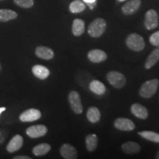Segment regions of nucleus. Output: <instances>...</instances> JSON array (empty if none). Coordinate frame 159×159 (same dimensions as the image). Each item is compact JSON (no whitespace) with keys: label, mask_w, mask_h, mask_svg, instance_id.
Masks as SVG:
<instances>
[{"label":"nucleus","mask_w":159,"mask_h":159,"mask_svg":"<svg viewBox=\"0 0 159 159\" xmlns=\"http://www.w3.org/2000/svg\"><path fill=\"white\" fill-rule=\"evenodd\" d=\"M150 42L155 47H159V31H157L150 35Z\"/></svg>","instance_id":"nucleus-28"},{"label":"nucleus","mask_w":159,"mask_h":159,"mask_svg":"<svg viewBox=\"0 0 159 159\" xmlns=\"http://www.w3.org/2000/svg\"><path fill=\"white\" fill-rule=\"evenodd\" d=\"M119 2H123V1H125V0H119Z\"/></svg>","instance_id":"nucleus-34"},{"label":"nucleus","mask_w":159,"mask_h":159,"mask_svg":"<svg viewBox=\"0 0 159 159\" xmlns=\"http://www.w3.org/2000/svg\"><path fill=\"white\" fill-rule=\"evenodd\" d=\"M159 85V80L158 79H152L143 83L140 89L139 94L143 98H150L156 94Z\"/></svg>","instance_id":"nucleus-2"},{"label":"nucleus","mask_w":159,"mask_h":159,"mask_svg":"<svg viewBox=\"0 0 159 159\" xmlns=\"http://www.w3.org/2000/svg\"><path fill=\"white\" fill-rule=\"evenodd\" d=\"M73 35L75 36H80L84 33L85 31V22L82 19H76L74 20L71 27Z\"/></svg>","instance_id":"nucleus-19"},{"label":"nucleus","mask_w":159,"mask_h":159,"mask_svg":"<svg viewBox=\"0 0 159 159\" xmlns=\"http://www.w3.org/2000/svg\"><path fill=\"white\" fill-rule=\"evenodd\" d=\"M114 125L115 128L122 131H132L136 128L134 122L127 118L116 119Z\"/></svg>","instance_id":"nucleus-9"},{"label":"nucleus","mask_w":159,"mask_h":159,"mask_svg":"<svg viewBox=\"0 0 159 159\" xmlns=\"http://www.w3.org/2000/svg\"><path fill=\"white\" fill-rule=\"evenodd\" d=\"M130 111L135 116L141 119H146L148 116V109L139 103H134L131 105Z\"/></svg>","instance_id":"nucleus-13"},{"label":"nucleus","mask_w":159,"mask_h":159,"mask_svg":"<svg viewBox=\"0 0 159 159\" xmlns=\"http://www.w3.org/2000/svg\"><path fill=\"white\" fill-rule=\"evenodd\" d=\"M5 110H6L5 107H2V108H0V115H1L3 111H5Z\"/></svg>","instance_id":"nucleus-31"},{"label":"nucleus","mask_w":159,"mask_h":159,"mask_svg":"<svg viewBox=\"0 0 159 159\" xmlns=\"http://www.w3.org/2000/svg\"><path fill=\"white\" fill-rule=\"evenodd\" d=\"M47 128L43 125H37L29 127L26 130V134L32 139H37L42 137L47 134Z\"/></svg>","instance_id":"nucleus-8"},{"label":"nucleus","mask_w":159,"mask_h":159,"mask_svg":"<svg viewBox=\"0 0 159 159\" xmlns=\"http://www.w3.org/2000/svg\"><path fill=\"white\" fill-rule=\"evenodd\" d=\"M33 75L40 80H45L49 76L50 71L47 67L42 65H35L32 68Z\"/></svg>","instance_id":"nucleus-16"},{"label":"nucleus","mask_w":159,"mask_h":159,"mask_svg":"<svg viewBox=\"0 0 159 159\" xmlns=\"http://www.w3.org/2000/svg\"><path fill=\"white\" fill-rule=\"evenodd\" d=\"M68 99L71 110L77 114H82L83 107L79 93L76 91H70L68 95Z\"/></svg>","instance_id":"nucleus-5"},{"label":"nucleus","mask_w":159,"mask_h":159,"mask_svg":"<svg viewBox=\"0 0 159 159\" xmlns=\"http://www.w3.org/2000/svg\"><path fill=\"white\" fill-rule=\"evenodd\" d=\"M13 159H31V158L27 156H18L14 157Z\"/></svg>","instance_id":"nucleus-30"},{"label":"nucleus","mask_w":159,"mask_h":159,"mask_svg":"<svg viewBox=\"0 0 159 159\" xmlns=\"http://www.w3.org/2000/svg\"><path fill=\"white\" fill-rule=\"evenodd\" d=\"M50 150V144H47V143H42V144H38L33 148V153L35 156H42L48 153Z\"/></svg>","instance_id":"nucleus-23"},{"label":"nucleus","mask_w":159,"mask_h":159,"mask_svg":"<svg viewBox=\"0 0 159 159\" xmlns=\"http://www.w3.org/2000/svg\"><path fill=\"white\" fill-rule=\"evenodd\" d=\"M158 25V15L155 10H149L145 14L144 26L148 30L156 29Z\"/></svg>","instance_id":"nucleus-6"},{"label":"nucleus","mask_w":159,"mask_h":159,"mask_svg":"<svg viewBox=\"0 0 159 159\" xmlns=\"http://www.w3.org/2000/svg\"><path fill=\"white\" fill-rule=\"evenodd\" d=\"M108 57L106 53L101 49H92L88 53V58L92 63H101Z\"/></svg>","instance_id":"nucleus-12"},{"label":"nucleus","mask_w":159,"mask_h":159,"mask_svg":"<svg viewBox=\"0 0 159 159\" xmlns=\"http://www.w3.org/2000/svg\"><path fill=\"white\" fill-rule=\"evenodd\" d=\"M86 116L89 122L91 123L98 122L101 118L100 111L97 107H90L87 111Z\"/></svg>","instance_id":"nucleus-22"},{"label":"nucleus","mask_w":159,"mask_h":159,"mask_svg":"<svg viewBox=\"0 0 159 159\" xmlns=\"http://www.w3.org/2000/svg\"><path fill=\"white\" fill-rule=\"evenodd\" d=\"M85 144L86 148L89 152H93L97 147V136L96 134H89L85 137Z\"/></svg>","instance_id":"nucleus-24"},{"label":"nucleus","mask_w":159,"mask_h":159,"mask_svg":"<svg viewBox=\"0 0 159 159\" xmlns=\"http://www.w3.org/2000/svg\"><path fill=\"white\" fill-rule=\"evenodd\" d=\"M35 55L39 58L43 60H51L54 57L55 53L53 50L49 47L39 46L35 49Z\"/></svg>","instance_id":"nucleus-15"},{"label":"nucleus","mask_w":159,"mask_h":159,"mask_svg":"<svg viewBox=\"0 0 159 159\" xmlns=\"http://www.w3.org/2000/svg\"><path fill=\"white\" fill-rule=\"evenodd\" d=\"M109 83L116 89H122L126 84V78L122 73L116 71H111L107 75Z\"/></svg>","instance_id":"nucleus-4"},{"label":"nucleus","mask_w":159,"mask_h":159,"mask_svg":"<svg viewBox=\"0 0 159 159\" xmlns=\"http://www.w3.org/2000/svg\"><path fill=\"white\" fill-rule=\"evenodd\" d=\"M156 158L159 159V151H158V152L156 153Z\"/></svg>","instance_id":"nucleus-32"},{"label":"nucleus","mask_w":159,"mask_h":159,"mask_svg":"<svg viewBox=\"0 0 159 159\" xmlns=\"http://www.w3.org/2000/svg\"><path fill=\"white\" fill-rule=\"evenodd\" d=\"M86 5H88L89 7H90V8H91V10H93V9H94V7H96V5H97V1L94 2H91V3H86Z\"/></svg>","instance_id":"nucleus-29"},{"label":"nucleus","mask_w":159,"mask_h":159,"mask_svg":"<svg viewBox=\"0 0 159 159\" xmlns=\"http://www.w3.org/2000/svg\"><path fill=\"white\" fill-rule=\"evenodd\" d=\"M61 156L65 159H76L77 158V152L75 147L69 144L62 145L60 150Z\"/></svg>","instance_id":"nucleus-11"},{"label":"nucleus","mask_w":159,"mask_h":159,"mask_svg":"<svg viewBox=\"0 0 159 159\" xmlns=\"http://www.w3.org/2000/svg\"><path fill=\"white\" fill-rule=\"evenodd\" d=\"M23 138L20 135H16L7 144V150L9 152H14L21 148L23 145Z\"/></svg>","instance_id":"nucleus-14"},{"label":"nucleus","mask_w":159,"mask_h":159,"mask_svg":"<svg viewBox=\"0 0 159 159\" xmlns=\"http://www.w3.org/2000/svg\"><path fill=\"white\" fill-rule=\"evenodd\" d=\"M85 7V4L80 0H75L69 5V11L72 13H79L84 11Z\"/></svg>","instance_id":"nucleus-25"},{"label":"nucleus","mask_w":159,"mask_h":159,"mask_svg":"<svg viewBox=\"0 0 159 159\" xmlns=\"http://www.w3.org/2000/svg\"><path fill=\"white\" fill-rule=\"evenodd\" d=\"M41 117V111L38 109L30 108L21 113L19 116V119L23 122H34Z\"/></svg>","instance_id":"nucleus-7"},{"label":"nucleus","mask_w":159,"mask_h":159,"mask_svg":"<svg viewBox=\"0 0 159 159\" xmlns=\"http://www.w3.org/2000/svg\"><path fill=\"white\" fill-rule=\"evenodd\" d=\"M2 71V65H1V63H0V71Z\"/></svg>","instance_id":"nucleus-33"},{"label":"nucleus","mask_w":159,"mask_h":159,"mask_svg":"<svg viewBox=\"0 0 159 159\" xmlns=\"http://www.w3.org/2000/svg\"><path fill=\"white\" fill-rule=\"evenodd\" d=\"M141 4H142L141 0H130L123 5L122 7V13L127 16L134 14L139 9Z\"/></svg>","instance_id":"nucleus-10"},{"label":"nucleus","mask_w":159,"mask_h":159,"mask_svg":"<svg viewBox=\"0 0 159 159\" xmlns=\"http://www.w3.org/2000/svg\"><path fill=\"white\" fill-rule=\"evenodd\" d=\"M139 136H141L142 138H144L147 140L150 141V142L159 143V134L156 132H152V131L144 130L141 131L138 133Z\"/></svg>","instance_id":"nucleus-26"},{"label":"nucleus","mask_w":159,"mask_h":159,"mask_svg":"<svg viewBox=\"0 0 159 159\" xmlns=\"http://www.w3.org/2000/svg\"><path fill=\"white\" fill-rule=\"evenodd\" d=\"M16 5L23 8H30L34 5V0H13Z\"/></svg>","instance_id":"nucleus-27"},{"label":"nucleus","mask_w":159,"mask_h":159,"mask_svg":"<svg viewBox=\"0 0 159 159\" xmlns=\"http://www.w3.org/2000/svg\"><path fill=\"white\" fill-rule=\"evenodd\" d=\"M127 47L131 50L139 52L143 50L145 47V42L143 38L137 33H131L126 39Z\"/></svg>","instance_id":"nucleus-3"},{"label":"nucleus","mask_w":159,"mask_h":159,"mask_svg":"<svg viewBox=\"0 0 159 159\" xmlns=\"http://www.w3.org/2000/svg\"><path fill=\"white\" fill-rule=\"evenodd\" d=\"M159 61V47L155 49L152 52L150 53L148 58L146 60L144 66L145 69H150L152 68L153 66L156 64Z\"/></svg>","instance_id":"nucleus-18"},{"label":"nucleus","mask_w":159,"mask_h":159,"mask_svg":"<svg viewBox=\"0 0 159 159\" xmlns=\"http://www.w3.org/2000/svg\"><path fill=\"white\" fill-rule=\"evenodd\" d=\"M18 14L9 9H0V22H7L16 19Z\"/></svg>","instance_id":"nucleus-21"},{"label":"nucleus","mask_w":159,"mask_h":159,"mask_svg":"<svg viewBox=\"0 0 159 159\" xmlns=\"http://www.w3.org/2000/svg\"><path fill=\"white\" fill-rule=\"evenodd\" d=\"M89 89L93 93L97 95L104 94L106 91V88H105V85L102 82L97 80L91 81L90 85H89Z\"/></svg>","instance_id":"nucleus-20"},{"label":"nucleus","mask_w":159,"mask_h":159,"mask_svg":"<svg viewBox=\"0 0 159 159\" xmlns=\"http://www.w3.org/2000/svg\"><path fill=\"white\" fill-rule=\"evenodd\" d=\"M107 28V23L104 19L97 18L89 26L88 33L93 38L102 36Z\"/></svg>","instance_id":"nucleus-1"},{"label":"nucleus","mask_w":159,"mask_h":159,"mask_svg":"<svg viewBox=\"0 0 159 159\" xmlns=\"http://www.w3.org/2000/svg\"><path fill=\"white\" fill-rule=\"evenodd\" d=\"M122 150L125 153L133 155L140 152L141 147L136 142H127L122 145Z\"/></svg>","instance_id":"nucleus-17"}]
</instances>
